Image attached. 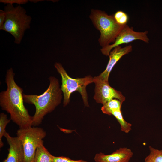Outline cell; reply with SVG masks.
Listing matches in <instances>:
<instances>
[{"label": "cell", "mask_w": 162, "mask_h": 162, "mask_svg": "<svg viewBox=\"0 0 162 162\" xmlns=\"http://www.w3.org/2000/svg\"><path fill=\"white\" fill-rule=\"evenodd\" d=\"M15 75L12 68L7 70L5 79L7 89L0 93V105L10 114V119L20 128H26L32 126V116L24 106L23 90L15 82Z\"/></svg>", "instance_id": "6da1fadb"}, {"label": "cell", "mask_w": 162, "mask_h": 162, "mask_svg": "<svg viewBox=\"0 0 162 162\" xmlns=\"http://www.w3.org/2000/svg\"><path fill=\"white\" fill-rule=\"evenodd\" d=\"M49 85L42 94H23L24 102L34 105L36 110L32 116V126L40 124L45 115L53 111L61 103L63 92L58 80L55 77L49 78Z\"/></svg>", "instance_id": "7a4b0ae2"}, {"label": "cell", "mask_w": 162, "mask_h": 162, "mask_svg": "<svg viewBox=\"0 0 162 162\" xmlns=\"http://www.w3.org/2000/svg\"><path fill=\"white\" fill-rule=\"evenodd\" d=\"M4 10L6 14V20L0 30L10 33L14 38V43L20 44L25 31L30 28L32 18L20 5L15 7L13 4H7Z\"/></svg>", "instance_id": "3957f363"}, {"label": "cell", "mask_w": 162, "mask_h": 162, "mask_svg": "<svg viewBox=\"0 0 162 162\" xmlns=\"http://www.w3.org/2000/svg\"><path fill=\"white\" fill-rule=\"evenodd\" d=\"M89 17L95 27L100 32L98 41L102 47L113 43L125 26L118 24L113 15H108L99 10L92 9Z\"/></svg>", "instance_id": "277c9868"}, {"label": "cell", "mask_w": 162, "mask_h": 162, "mask_svg": "<svg viewBox=\"0 0 162 162\" xmlns=\"http://www.w3.org/2000/svg\"><path fill=\"white\" fill-rule=\"evenodd\" d=\"M54 66L62 77L61 88L64 96L63 106L65 107L69 104L71 94L77 91L82 96L85 106L88 107L86 87L88 85L93 82L94 77L89 75L84 78H73L68 75L61 63L56 62Z\"/></svg>", "instance_id": "5b68a950"}, {"label": "cell", "mask_w": 162, "mask_h": 162, "mask_svg": "<svg viewBox=\"0 0 162 162\" xmlns=\"http://www.w3.org/2000/svg\"><path fill=\"white\" fill-rule=\"evenodd\" d=\"M17 136L21 140L23 148V162H34L36 149L43 143V139L46 133L41 128L32 126L20 128L17 131Z\"/></svg>", "instance_id": "8992f818"}, {"label": "cell", "mask_w": 162, "mask_h": 162, "mask_svg": "<svg viewBox=\"0 0 162 162\" xmlns=\"http://www.w3.org/2000/svg\"><path fill=\"white\" fill-rule=\"evenodd\" d=\"M148 33L147 31L143 32L135 31L133 27L127 24L124 26L115 42L112 44L102 47L100 49L103 55L109 56L110 53L113 48L122 44H128L137 40L148 43L149 41L147 36Z\"/></svg>", "instance_id": "52a82bcc"}, {"label": "cell", "mask_w": 162, "mask_h": 162, "mask_svg": "<svg viewBox=\"0 0 162 162\" xmlns=\"http://www.w3.org/2000/svg\"><path fill=\"white\" fill-rule=\"evenodd\" d=\"M93 83L95 85L94 98L97 103L103 105L114 98L122 103L125 100V97L122 93L110 86L108 81L102 79L98 76L93 78Z\"/></svg>", "instance_id": "ba28073f"}, {"label": "cell", "mask_w": 162, "mask_h": 162, "mask_svg": "<svg viewBox=\"0 0 162 162\" xmlns=\"http://www.w3.org/2000/svg\"><path fill=\"white\" fill-rule=\"evenodd\" d=\"M4 136L9 145V148L7 157L2 162H23V148L20 138L17 136L12 137L7 132Z\"/></svg>", "instance_id": "9c48e42d"}, {"label": "cell", "mask_w": 162, "mask_h": 162, "mask_svg": "<svg viewBox=\"0 0 162 162\" xmlns=\"http://www.w3.org/2000/svg\"><path fill=\"white\" fill-rule=\"evenodd\" d=\"M133 154L130 149L121 147L110 154L97 153L94 159L95 162H129Z\"/></svg>", "instance_id": "30bf717a"}, {"label": "cell", "mask_w": 162, "mask_h": 162, "mask_svg": "<svg viewBox=\"0 0 162 162\" xmlns=\"http://www.w3.org/2000/svg\"><path fill=\"white\" fill-rule=\"evenodd\" d=\"M132 49L131 45L123 47L118 46L113 48L110 53L109 60L105 70L98 76L99 77L108 81L110 74L113 67L122 56L131 52Z\"/></svg>", "instance_id": "8fae6325"}, {"label": "cell", "mask_w": 162, "mask_h": 162, "mask_svg": "<svg viewBox=\"0 0 162 162\" xmlns=\"http://www.w3.org/2000/svg\"><path fill=\"white\" fill-rule=\"evenodd\" d=\"M53 156L42 143L36 149L34 162H54Z\"/></svg>", "instance_id": "7c38bea8"}, {"label": "cell", "mask_w": 162, "mask_h": 162, "mask_svg": "<svg viewBox=\"0 0 162 162\" xmlns=\"http://www.w3.org/2000/svg\"><path fill=\"white\" fill-rule=\"evenodd\" d=\"M122 103L118 99H113L104 104L101 110L104 114L112 115L113 111L121 110Z\"/></svg>", "instance_id": "4fadbf2b"}, {"label": "cell", "mask_w": 162, "mask_h": 162, "mask_svg": "<svg viewBox=\"0 0 162 162\" xmlns=\"http://www.w3.org/2000/svg\"><path fill=\"white\" fill-rule=\"evenodd\" d=\"M112 115L115 117L120 124L122 131L128 133L131 130L132 124L126 122L124 119L121 110L113 111Z\"/></svg>", "instance_id": "5bb4252c"}, {"label": "cell", "mask_w": 162, "mask_h": 162, "mask_svg": "<svg viewBox=\"0 0 162 162\" xmlns=\"http://www.w3.org/2000/svg\"><path fill=\"white\" fill-rule=\"evenodd\" d=\"M149 154L145 158L144 162H162V150L149 146Z\"/></svg>", "instance_id": "9a60e30c"}, {"label": "cell", "mask_w": 162, "mask_h": 162, "mask_svg": "<svg viewBox=\"0 0 162 162\" xmlns=\"http://www.w3.org/2000/svg\"><path fill=\"white\" fill-rule=\"evenodd\" d=\"M10 119H8L7 115L4 113L0 114V147H2L4 146V143L2 139L3 136L6 131L5 128L7 124L9 123Z\"/></svg>", "instance_id": "2e32d148"}, {"label": "cell", "mask_w": 162, "mask_h": 162, "mask_svg": "<svg viewBox=\"0 0 162 162\" xmlns=\"http://www.w3.org/2000/svg\"><path fill=\"white\" fill-rule=\"evenodd\" d=\"M113 16L116 22L121 25H127L129 20L128 15L122 11H117L113 15Z\"/></svg>", "instance_id": "e0dca14e"}, {"label": "cell", "mask_w": 162, "mask_h": 162, "mask_svg": "<svg viewBox=\"0 0 162 162\" xmlns=\"http://www.w3.org/2000/svg\"><path fill=\"white\" fill-rule=\"evenodd\" d=\"M54 162H88L82 160H73L70 158L64 156H53Z\"/></svg>", "instance_id": "ac0fdd59"}, {"label": "cell", "mask_w": 162, "mask_h": 162, "mask_svg": "<svg viewBox=\"0 0 162 162\" xmlns=\"http://www.w3.org/2000/svg\"><path fill=\"white\" fill-rule=\"evenodd\" d=\"M28 2L27 0H0V2L4 4H17L19 5L26 3Z\"/></svg>", "instance_id": "d6986e66"}, {"label": "cell", "mask_w": 162, "mask_h": 162, "mask_svg": "<svg viewBox=\"0 0 162 162\" xmlns=\"http://www.w3.org/2000/svg\"><path fill=\"white\" fill-rule=\"evenodd\" d=\"M6 18V14L4 10H0V28L3 25Z\"/></svg>", "instance_id": "ffe728a7"}]
</instances>
